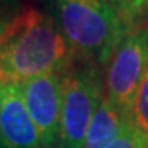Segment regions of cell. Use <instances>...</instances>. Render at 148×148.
I'll return each mask as SVG.
<instances>
[{"instance_id":"6","label":"cell","mask_w":148,"mask_h":148,"mask_svg":"<svg viewBox=\"0 0 148 148\" xmlns=\"http://www.w3.org/2000/svg\"><path fill=\"white\" fill-rule=\"evenodd\" d=\"M0 145L5 148H42L26 109L21 86L0 82Z\"/></svg>"},{"instance_id":"1","label":"cell","mask_w":148,"mask_h":148,"mask_svg":"<svg viewBox=\"0 0 148 148\" xmlns=\"http://www.w3.org/2000/svg\"><path fill=\"white\" fill-rule=\"evenodd\" d=\"M73 59L49 14L23 6L0 38V79L21 83L49 73L65 71Z\"/></svg>"},{"instance_id":"13","label":"cell","mask_w":148,"mask_h":148,"mask_svg":"<svg viewBox=\"0 0 148 148\" xmlns=\"http://www.w3.org/2000/svg\"><path fill=\"white\" fill-rule=\"evenodd\" d=\"M0 82H2V79H0Z\"/></svg>"},{"instance_id":"9","label":"cell","mask_w":148,"mask_h":148,"mask_svg":"<svg viewBox=\"0 0 148 148\" xmlns=\"http://www.w3.org/2000/svg\"><path fill=\"white\" fill-rule=\"evenodd\" d=\"M109 148H148V136L133 123L132 115H129L118 138Z\"/></svg>"},{"instance_id":"12","label":"cell","mask_w":148,"mask_h":148,"mask_svg":"<svg viewBox=\"0 0 148 148\" xmlns=\"http://www.w3.org/2000/svg\"><path fill=\"white\" fill-rule=\"evenodd\" d=\"M0 148H5V147H2V145H0Z\"/></svg>"},{"instance_id":"8","label":"cell","mask_w":148,"mask_h":148,"mask_svg":"<svg viewBox=\"0 0 148 148\" xmlns=\"http://www.w3.org/2000/svg\"><path fill=\"white\" fill-rule=\"evenodd\" d=\"M123 23L130 29L148 17V0H109Z\"/></svg>"},{"instance_id":"7","label":"cell","mask_w":148,"mask_h":148,"mask_svg":"<svg viewBox=\"0 0 148 148\" xmlns=\"http://www.w3.org/2000/svg\"><path fill=\"white\" fill-rule=\"evenodd\" d=\"M129 115L130 113H124L106 97H103L89 123L83 148H109L118 138Z\"/></svg>"},{"instance_id":"10","label":"cell","mask_w":148,"mask_h":148,"mask_svg":"<svg viewBox=\"0 0 148 148\" xmlns=\"http://www.w3.org/2000/svg\"><path fill=\"white\" fill-rule=\"evenodd\" d=\"M132 119L148 136V66L132 106Z\"/></svg>"},{"instance_id":"4","label":"cell","mask_w":148,"mask_h":148,"mask_svg":"<svg viewBox=\"0 0 148 148\" xmlns=\"http://www.w3.org/2000/svg\"><path fill=\"white\" fill-rule=\"evenodd\" d=\"M148 66V18L124 33L104 68V97L124 113L132 106Z\"/></svg>"},{"instance_id":"2","label":"cell","mask_w":148,"mask_h":148,"mask_svg":"<svg viewBox=\"0 0 148 148\" xmlns=\"http://www.w3.org/2000/svg\"><path fill=\"white\" fill-rule=\"evenodd\" d=\"M47 5L73 62L106 68L129 30L109 0H47Z\"/></svg>"},{"instance_id":"3","label":"cell","mask_w":148,"mask_h":148,"mask_svg":"<svg viewBox=\"0 0 148 148\" xmlns=\"http://www.w3.org/2000/svg\"><path fill=\"white\" fill-rule=\"evenodd\" d=\"M101 70L97 65L71 62L64 71L58 148H83L89 123L104 97Z\"/></svg>"},{"instance_id":"14","label":"cell","mask_w":148,"mask_h":148,"mask_svg":"<svg viewBox=\"0 0 148 148\" xmlns=\"http://www.w3.org/2000/svg\"><path fill=\"white\" fill-rule=\"evenodd\" d=\"M147 18H148V17H147Z\"/></svg>"},{"instance_id":"11","label":"cell","mask_w":148,"mask_h":148,"mask_svg":"<svg viewBox=\"0 0 148 148\" xmlns=\"http://www.w3.org/2000/svg\"><path fill=\"white\" fill-rule=\"evenodd\" d=\"M23 6L20 0H0V38L12 24V21L18 17Z\"/></svg>"},{"instance_id":"5","label":"cell","mask_w":148,"mask_h":148,"mask_svg":"<svg viewBox=\"0 0 148 148\" xmlns=\"http://www.w3.org/2000/svg\"><path fill=\"white\" fill-rule=\"evenodd\" d=\"M26 109L42 148H58L62 113L64 71L49 73L20 83Z\"/></svg>"}]
</instances>
